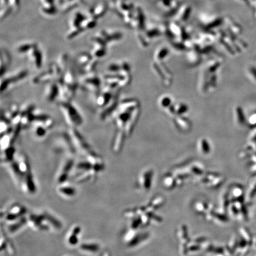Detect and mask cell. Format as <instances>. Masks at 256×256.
<instances>
[{"mask_svg": "<svg viewBox=\"0 0 256 256\" xmlns=\"http://www.w3.org/2000/svg\"><path fill=\"white\" fill-rule=\"evenodd\" d=\"M59 107L70 128H77L83 124V120L81 115L71 101L62 100L59 103Z\"/></svg>", "mask_w": 256, "mask_h": 256, "instance_id": "6da1fadb", "label": "cell"}, {"mask_svg": "<svg viewBox=\"0 0 256 256\" xmlns=\"http://www.w3.org/2000/svg\"><path fill=\"white\" fill-rule=\"evenodd\" d=\"M27 225L32 230L39 232H46L51 230L47 223L46 211L27 214Z\"/></svg>", "mask_w": 256, "mask_h": 256, "instance_id": "7a4b0ae2", "label": "cell"}, {"mask_svg": "<svg viewBox=\"0 0 256 256\" xmlns=\"http://www.w3.org/2000/svg\"><path fill=\"white\" fill-rule=\"evenodd\" d=\"M27 214V210L24 205L14 203L1 210V219L4 220L5 223H8L19 220Z\"/></svg>", "mask_w": 256, "mask_h": 256, "instance_id": "3957f363", "label": "cell"}, {"mask_svg": "<svg viewBox=\"0 0 256 256\" xmlns=\"http://www.w3.org/2000/svg\"><path fill=\"white\" fill-rule=\"evenodd\" d=\"M68 133L71 137L77 151L81 152L85 157H87L95 152L76 128H70Z\"/></svg>", "mask_w": 256, "mask_h": 256, "instance_id": "277c9868", "label": "cell"}, {"mask_svg": "<svg viewBox=\"0 0 256 256\" xmlns=\"http://www.w3.org/2000/svg\"><path fill=\"white\" fill-rule=\"evenodd\" d=\"M75 166V161L72 157L67 158L63 161L55 176V183L57 185L68 182Z\"/></svg>", "mask_w": 256, "mask_h": 256, "instance_id": "5b68a950", "label": "cell"}, {"mask_svg": "<svg viewBox=\"0 0 256 256\" xmlns=\"http://www.w3.org/2000/svg\"><path fill=\"white\" fill-rule=\"evenodd\" d=\"M81 83L82 87L87 91L99 93L101 90V80L94 72L85 74L81 81Z\"/></svg>", "mask_w": 256, "mask_h": 256, "instance_id": "8992f818", "label": "cell"}, {"mask_svg": "<svg viewBox=\"0 0 256 256\" xmlns=\"http://www.w3.org/2000/svg\"><path fill=\"white\" fill-rule=\"evenodd\" d=\"M29 72L27 70H21L10 77H8L4 79H2L1 83V93L5 91L11 84L17 83L26 78Z\"/></svg>", "mask_w": 256, "mask_h": 256, "instance_id": "52a82bcc", "label": "cell"}, {"mask_svg": "<svg viewBox=\"0 0 256 256\" xmlns=\"http://www.w3.org/2000/svg\"><path fill=\"white\" fill-rule=\"evenodd\" d=\"M77 248L80 253L87 255H94L101 250L99 242L94 241H86L79 243Z\"/></svg>", "mask_w": 256, "mask_h": 256, "instance_id": "ba28073f", "label": "cell"}, {"mask_svg": "<svg viewBox=\"0 0 256 256\" xmlns=\"http://www.w3.org/2000/svg\"><path fill=\"white\" fill-rule=\"evenodd\" d=\"M82 232V228L80 225H73L66 236V242L68 246L71 247H77L79 244V235Z\"/></svg>", "mask_w": 256, "mask_h": 256, "instance_id": "9c48e42d", "label": "cell"}, {"mask_svg": "<svg viewBox=\"0 0 256 256\" xmlns=\"http://www.w3.org/2000/svg\"><path fill=\"white\" fill-rule=\"evenodd\" d=\"M5 224L6 225L4 230L5 232H7L6 234H8L11 235H14L18 233L23 228H24L25 226L27 225V215L22 217L19 220Z\"/></svg>", "mask_w": 256, "mask_h": 256, "instance_id": "30bf717a", "label": "cell"}, {"mask_svg": "<svg viewBox=\"0 0 256 256\" xmlns=\"http://www.w3.org/2000/svg\"><path fill=\"white\" fill-rule=\"evenodd\" d=\"M57 193L64 199H73L77 194V190L73 185L67 183L57 185Z\"/></svg>", "mask_w": 256, "mask_h": 256, "instance_id": "8fae6325", "label": "cell"}, {"mask_svg": "<svg viewBox=\"0 0 256 256\" xmlns=\"http://www.w3.org/2000/svg\"><path fill=\"white\" fill-rule=\"evenodd\" d=\"M118 93H116L113 97L111 99L110 102L103 107V109L101 111L100 117L101 120H105L109 116L114 113L115 110L118 107Z\"/></svg>", "mask_w": 256, "mask_h": 256, "instance_id": "7c38bea8", "label": "cell"}, {"mask_svg": "<svg viewBox=\"0 0 256 256\" xmlns=\"http://www.w3.org/2000/svg\"><path fill=\"white\" fill-rule=\"evenodd\" d=\"M60 95V87L57 81L49 83L45 93V98L49 102H53Z\"/></svg>", "mask_w": 256, "mask_h": 256, "instance_id": "4fadbf2b", "label": "cell"}, {"mask_svg": "<svg viewBox=\"0 0 256 256\" xmlns=\"http://www.w3.org/2000/svg\"><path fill=\"white\" fill-rule=\"evenodd\" d=\"M29 56L34 67L37 69L42 67L43 57L42 53L35 46L29 52Z\"/></svg>", "mask_w": 256, "mask_h": 256, "instance_id": "5bb4252c", "label": "cell"}, {"mask_svg": "<svg viewBox=\"0 0 256 256\" xmlns=\"http://www.w3.org/2000/svg\"><path fill=\"white\" fill-rule=\"evenodd\" d=\"M16 154V148L13 145L5 148L2 150L1 161L3 164L13 161L15 159Z\"/></svg>", "mask_w": 256, "mask_h": 256, "instance_id": "9a60e30c", "label": "cell"}, {"mask_svg": "<svg viewBox=\"0 0 256 256\" xmlns=\"http://www.w3.org/2000/svg\"><path fill=\"white\" fill-rule=\"evenodd\" d=\"M124 135L125 133L122 129H119L116 133L112 144V150L115 152L120 151L124 140Z\"/></svg>", "mask_w": 256, "mask_h": 256, "instance_id": "2e32d148", "label": "cell"}, {"mask_svg": "<svg viewBox=\"0 0 256 256\" xmlns=\"http://www.w3.org/2000/svg\"><path fill=\"white\" fill-rule=\"evenodd\" d=\"M2 231V230H1ZM6 233H3L2 231V235H1V251H7L10 254H13L14 248L13 247L11 243L8 240V239L5 237Z\"/></svg>", "mask_w": 256, "mask_h": 256, "instance_id": "e0dca14e", "label": "cell"}, {"mask_svg": "<svg viewBox=\"0 0 256 256\" xmlns=\"http://www.w3.org/2000/svg\"><path fill=\"white\" fill-rule=\"evenodd\" d=\"M10 57L6 51H1V76L3 77V74L7 71L8 66L10 63Z\"/></svg>", "mask_w": 256, "mask_h": 256, "instance_id": "ac0fdd59", "label": "cell"}, {"mask_svg": "<svg viewBox=\"0 0 256 256\" xmlns=\"http://www.w3.org/2000/svg\"><path fill=\"white\" fill-rule=\"evenodd\" d=\"M93 57L92 55L87 53L80 54L77 59V63L79 67L83 69L92 59Z\"/></svg>", "mask_w": 256, "mask_h": 256, "instance_id": "d6986e66", "label": "cell"}, {"mask_svg": "<svg viewBox=\"0 0 256 256\" xmlns=\"http://www.w3.org/2000/svg\"><path fill=\"white\" fill-rule=\"evenodd\" d=\"M99 60L97 58L93 57L92 59L89 62L84 68L82 69V71L84 74L91 73L95 71V69L97 66Z\"/></svg>", "mask_w": 256, "mask_h": 256, "instance_id": "ffe728a7", "label": "cell"}, {"mask_svg": "<svg viewBox=\"0 0 256 256\" xmlns=\"http://www.w3.org/2000/svg\"><path fill=\"white\" fill-rule=\"evenodd\" d=\"M33 125H34L35 133L38 138H43L46 135L48 129L44 126L39 123H33Z\"/></svg>", "mask_w": 256, "mask_h": 256, "instance_id": "44dd1931", "label": "cell"}, {"mask_svg": "<svg viewBox=\"0 0 256 256\" xmlns=\"http://www.w3.org/2000/svg\"><path fill=\"white\" fill-rule=\"evenodd\" d=\"M35 46L33 44H27V45H23L20 47H18L17 51L19 53H27L29 52L33 47Z\"/></svg>", "mask_w": 256, "mask_h": 256, "instance_id": "7402d4cb", "label": "cell"}, {"mask_svg": "<svg viewBox=\"0 0 256 256\" xmlns=\"http://www.w3.org/2000/svg\"><path fill=\"white\" fill-rule=\"evenodd\" d=\"M100 256H111V254H110V251L107 250H106L100 254Z\"/></svg>", "mask_w": 256, "mask_h": 256, "instance_id": "603a6c76", "label": "cell"}]
</instances>
